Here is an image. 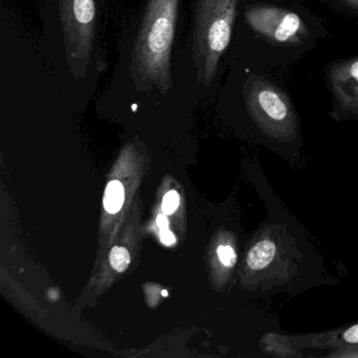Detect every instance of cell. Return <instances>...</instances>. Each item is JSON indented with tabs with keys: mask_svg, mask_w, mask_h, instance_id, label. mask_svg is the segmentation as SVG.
<instances>
[{
	"mask_svg": "<svg viewBox=\"0 0 358 358\" xmlns=\"http://www.w3.org/2000/svg\"><path fill=\"white\" fill-rule=\"evenodd\" d=\"M331 89L339 103L358 110V58L335 64L330 70Z\"/></svg>",
	"mask_w": 358,
	"mask_h": 358,
	"instance_id": "8992f818",
	"label": "cell"
},
{
	"mask_svg": "<svg viewBox=\"0 0 358 358\" xmlns=\"http://www.w3.org/2000/svg\"><path fill=\"white\" fill-rule=\"evenodd\" d=\"M157 224H158L160 230L169 229V220L165 215H159L158 219H157Z\"/></svg>",
	"mask_w": 358,
	"mask_h": 358,
	"instance_id": "5bb4252c",
	"label": "cell"
},
{
	"mask_svg": "<svg viewBox=\"0 0 358 358\" xmlns=\"http://www.w3.org/2000/svg\"><path fill=\"white\" fill-rule=\"evenodd\" d=\"M180 196L177 192L171 190V192H167L165 194L164 199H163L162 203V210L166 215H171V213H175L179 207Z\"/></svg>",
	"mask_w": 358,
	"mask_h": 358,
	"instance_id": "30bf717a",
	"label": "cell"
},
{
	"mask_svg": "<svg viewBox=\"0 0 358 358\" xmlns=\"http://www.w3.org/2000/svg\"><path fill=\"white\" fill-rule=\"evenodd\" d=\"M275 252L276 246L272 241H261L249 251L247 264L252 270L264 269L273 261Z\"/></svg>",
	"mask_w": 358,
	"mask_h": 358,
	"instance_id": "52a82bcc",
	"label": "cell"
},
{
	"mask_svg": "<svg viewBox=\"0 0 358 358\" xmlns=\"http://www.w3.org/2000/svg\"><path fill=\"white\" fill-rule=\"evenodd\" d=\"M179 0H150L137 47L140 69L152 80L167 85Z\"/></svg>",
	"mask_w": 358,
	"mask_h": 358,
	"instance_id": "6da1fadb",
	"label": "cell"
},
{
	"mask_svg": "<svg viewBox=\"0 0 358 358\" xmlns=\"http://www.w3.org/2000/svg\"><path fill=\"white\" fill-rule=\"evenodd\" d=\"M343 3H347L350 7L354 8V9L358 10V0H341Z\"/></svg>",
	"mask_w": 358,
	"mask_h": 358,
	"instance_id": "9a60e30c",
	"label": "cell"
},
{
	"mask_svg": "<svg viewBox=\"0 0 358 358\" xmlns=\"http://www.w3.org/2000/svg\"><path fill=\"white\" fill-rule=\"evenodd\" d=\"M240 0H200L196 11V43L199 68L206 85L217 70L231 39Z\"/></svg>",
	"mask_w": 358,
	"mask_h": 358,
	"instance_id": "7a4b0ae2",
	"label": "cell"
},
{
	"mask_svg": "<svg viewBox=\"0 0 358 358\" xmlns=\"http://www.w3.org/2000/svg\"><path fill=\"white\" fill-rule=\"evenodd\" d=\"M62 12L70 39L76 43L77 55L83 57L91 49L95 3L94 0H62Z\"/></svg>",
	"mask_w": 358,
	"mask_h": 358,
	"instance_id": "5b68a950",
	"label": "cell"
},
{
	"mask_svg": "<svg viewBox=\"0 0 358 358\" xmlns=\"http://www.w3.org/2000/svg\"><path fill=\"white\" fill-rule=\"evenodd\" d=\"M343 338L347 343H358V324L351 327L343 335Z\"/></svg>",
	"mask_w": 358,
	"mask_h": 358,
	"instance_id": "7c38bea8",
	"label": "cell"
},
{
	"mask_svg": "<svg viewBox=\"0 0 358 358\" xmlns=\"http://www.w3.org/2000/svg\"><path fill=\"white\" fill-rule=\"evenodd\" d=\"M110 266L116 271L124 272L131 264V255L124 247H114L110 253Z\"/></svg>",
	"mask_w": 358,
	"mask_h": 358,
	"instance_id": "9c48e42d",
	"label": "cell"
},
{
	"mask_svg": "<svg viewBox=\"0 0 358 358\" xmlns=\"http://www.w3.org/2000/svg\"><path fill=\"white\" fill-rule=\"evenodd\" d=\"M220 261L226 267H232L236 263V255L230 246H220L217 248Z\"/></svg>",
	"mask_w": 358,
	"mask_h": 358,
	"instance_id": "8fae6325",
	"label": "cell"
},
{
	"mask_svg": "<svg viewBox=\"0 0 358 358\" xmlns=\"http://www.w3.org/2000/svg\"><path fill=\"white\" fill-rule=\"evenodd\" d=\"M244 97L252 116L263 124L284 127L292 123V104L285 92L274 83L252 76L245 85Z\"/></svg>",
	"mask_w": 358,
	"mask_h": 358,
	"instance_id": "3957f363",
	"label": "cell"
},
{
	"mask_svg": "<svg viewBox=\"0 0 358 358\" xmlns=\"http://www.w3.org/2000/svg\"><path fill=\"white\" fill-rule=\"evenodd\" d=\"M161 241L163 244L171 245L176 242L175 236L169 229L161 230Z\"/></svg>",
	"mask_w": 358,
	"mask_h": 358,
	"instance_id": "4fadbf2b",
	"label": "cell"
},
{
	"mask_svg": "<svg viewBox=\"0 0 358 358\" xmlns=\"http://www.w3.org/2000/svg\"><path fill=\"white\" fill-rule=\"evenodd\" d=\"M162 295H163V296H167V295H169V293H167L166 290H163Z\"/></svg>",
	"mask_w": 358,
	"mask_h": 358,
	"instance_id": "2e32d148",
	"label": "cell"
},
{
	"mask_svg": "<svg viewBox=\"0 0 358 358\" xmlns=\"http://www.w3.org/2000/svg\"><path fill=\"white\" fill-rule=\"evenodd\" d=\"M247 24L255 32L276 43H297L308 32L294 12L272 6H253L245 12Z\"/></svg>",
	"mask_w": 358,
	"mask_h": 358,
	"instance_id": "277c9868",
	"label": "cell"
},
{
	"mask_svg": "<svg viewBox=\"0 0 358 358\" xmlns=\"http://www.w3.org/2000/svg\"><path fill=\"white\" fill-rule=\"evenodd\" d=\"M124 202V187L119 181H112L106 186L103 205L108 213H117Z\"/></svg>",
	"mask_w": 358,
	"mask_h": 358,
	"instance_id": "ba28073f",
	"label": "cell"
}]
</instances>
